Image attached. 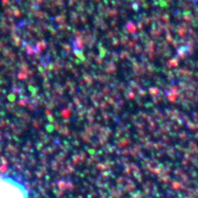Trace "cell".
<instances>
[{
  "label": "cell",
  "instance_id": "6da1fadb",
  "mask_svg": "<svg viewBox=\"0 0 198 198\" xmlns=\"http://www.w3.org/2000/svg\"><path fill=\"white\" fill-rule=\"evenodd\" d=\"M0 198H29L28 190L12 177L0 176Z\"/></svg>",
  "mask_w": 198,
  "mask_h": 198
}]
</instances>
